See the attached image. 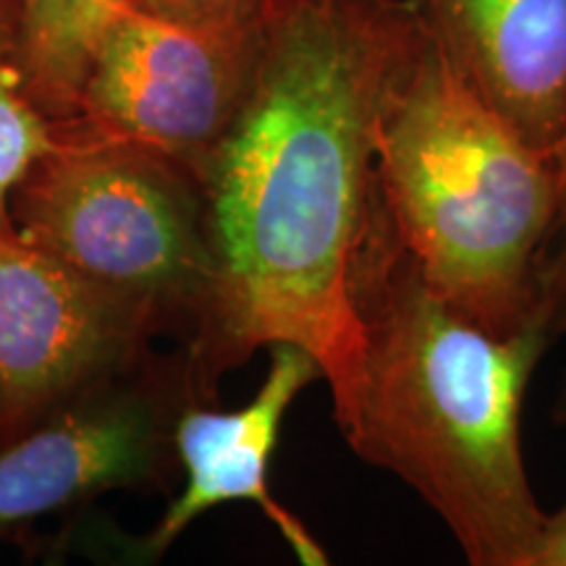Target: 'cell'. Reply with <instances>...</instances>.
<instances>
[{"label":"cell","mask_w":566,"mask_h":566,"mask_svg":"<svg viewBox=\"0 0 566 566\" xmlns=\"http://www.w3.org/2000/svg\"><path fill=\"white\" fill-rule=\"evenodd\" d=\"M422 34L412 0L268 3L244 101L197 176L216 275L187 363L205 396L258 349L294 344L321 365L338 430L352 420V263L380 113Z\"/></svg>","instance_id":"cell-1"},{"label":"cell","mask_w":566,"mask_h":566,"mask_svg":"<svg viewBox=\"0 0 566 566\" xmlns=\"http://www.w3.org/2000/svg\"><path fill=\"white\" fill-rule=\"evenodd\" d=\"M363 378L342 436L446 522L467 562L533 566L546 512L522 451L527 386L556 342L501 336L424 281L375 187L352 263Z\"/></svg>","instance_id":"cell-2"},{"label":"cell","mask_w":566,"mask_h":566,"mask_svg":"<svg viewBox=\"0 0 566 566\" xmlns=\"http://www.w3.org/2000/svg\"><path fill=\"white\" fill-rule=\"evenodd\" d=\"M375 187L446 302L501 336L541 325L558 226L554 150L491 108L428 24L380 113Z\"/></svg>","instance_id":"cell-3"},{"label":"cell","mask_w":566,"mask_h":566,"mask_svg":"<svg viewBox=\"0 0 566 566\" xmlns=\"http://www.w3.org/2000/svg\"><path fill=\"white\" fill-rule=\"evenodd\" d=\"M11 218L27 242L192 344L216 271L200 181L179 163L55 124Z\"/></svg>","instance_id":"cell-4"},{"label":"cell","mask_w":566,"mask_h":566,"mask_svg":"<svg viewBox=\"0 0 566 566\" xmlns=\"http://www.w3.org/2000/svg\"><path fill=\"white\" fill-rule=\"evenodd\" d=\"M258 48L260 21L195 27L122 0L92 42L74 118L59 126L163 155L197 179L244 101Z\"/></svg>","instance_id":"cell-5"},{"label":"cell","mask_w":566,"mask_h":566,"mask_svg":"<svg viewBox=\"0 0 566 566\" xmlns=\"http://www.w3.org/2000/svg\"><path fill=\"white\" fill-rule=\"evenodd\" d=\"M153 334L17 226L0 229V446L132 367Z\"/></svg>","instance_id":"cell-6"},{"label":"cell","mask_w":566,"mask_h":566,"mask_svg":"<svg viewBox=\"0 0 566 566\" xmlns=\"http://www.w3.org/2000/svg\"><path fill=\"white\" fill-rule=\"evenodd\" d=\"M174 401L103 380L0 446V535L113 488L147 485L174 449Z\"/></svg>","instance_id":"cell-7"},{"label":"cell","mask_w":566,"mask_h":566,"mask_svg":"<svg viewBox=\"0 0 566 566\" xmlns=\"http://www.w3.org/2000/svg\"><path fill=\"white\" fill-rule=\"evenodd\" d=\"M268 352L271 367L258 394L244 407L221 412L192 405L176 417L174 451L187 472V485L166 509L150 537L142 543V556L163 554L197 516L210 509L252 504L279 530L300 564H328V554L317 537L296 520L292 509L275 499L268 485L283 417L304 388L323 380V370L302 346L275 344Z\"/></svg>","instance_id":"cell-8"},{"label":"cell","mask_w":566,"mask_h":566,"mask_svg":"<svg viewBox=\"0 0 566 566\" xmlns=\"http://www.w3.org/2000/svg\"><path fill=\"white\" fill-rule=\"evenodd\" d=\"M483 101L535 147L566 132V0H412Z\"/></svg>","instance_id":"cell-9"},{"label":"cell","mask_w":566,"mask_h":566,"mask_svg":"<svg viewBox=\"0 0 566 566\" xmlns=\"http://www.w3.org/2000/svg\"><path fill=\"white\" fill-rule=\"evenodd\" d=\"M122 0H11L13 61L34 105L63 124L74 118L90 48Z\"/></svg>","instance_id":"cell-10"},{"label":"cell","mask_w":566,"mask_h":566,"mask_svg":"<svg viewBox=\"0 0 566 566\" xmlns=\"http://www.w3.org/2000/svg\"><path fill=\"white\" fill-rule=\"evenodd\" d=\"M53 145L55 124L27 95L13 61L11 0H0V229H13L11 197Z\"/></svg>","instance_id":"cell-11"},{"label":"cell","mask_w":566,"mask_h":566,"mask_svg":"<svg viewBox=\"0 0 566 566\" xmlns=\"http://www.w3.org/2000/svg\"><path fill=\"white\" fill-rule=\"evenodd\" d=\"M554 158L558 168V226L543 271L537 323L558 338L566 334V132L554 145Z\"/></svg>","instance_id":"cell-12"},{"label":"cell","mask_w":566,"mask_h":566,"mask_svg":"<svg viewBox=\"0 0 566 566\" xmlns=\"http://www.w3.org/2000/svg\"><path fill=\"white\" fill-rule=\"evenodd\" d=\"M155 17L195 27H250L258 24L271 0H129Z\"/></svg>","instance_id":"cell-13"},{"label":"cell","mask_w":566,"mask_h":566,"mask_svg":"<svg viewBox=\"0 0 566 566\" xmlns=\"http://www.w3.org/2000/svg\"><path fill=\"white\" fill-rule=\"evenodd\" d=\"M533 566H566V501L554 514H546Z\"/></svg>","instance_id":"cell-14"},{"label":"cell","mask_w":566,"mask_h":566,"mask_svg":"<svg viewBox=\"0 0 566 566\" xmlns=\"http://www.w3.org/2000/svg\"><path fill=\"white\" fill-rule=\"evenodd\" d=\"M551 420L566 428V378L562 380V386H558L554 407H551Z\"/></svg>","instance_id":"cell-15"}]
</instances>
